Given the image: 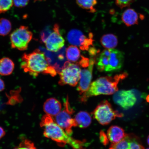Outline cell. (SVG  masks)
Wrapping results in <instances>:
<instances>
[{"label": "cell", "mask_w": 149, "mask_h": 149, "mask_svg": "<svg viewBox=\"0 0 149 149\" xmlns=\"http://www.w3.org/2000/svg\"><path fill=\"white\" fill-rule=\"evenodd\" d=\"M40 126L44 130V136L55 141L59 146L68 144L73 149H85V141L79 140L71 137L50 115L46 114L42 117Z\"/></svg>", "instance_id": "obj_1"}, {"label": "cell", "mask_w": 149, "mask_h": 149, "mask_svg": "<svg viewBox=\"0 0 149 149\" xmlns=\"http://www.w3.org/2000/svg\"><path fill=\"white\" fill-rule=\"evenodd\" d=\"M20 66L24 72L34 77L40 73L49 74L54 77L57 73L55 69L48 64L44 53L39 49L31 53L24 54Z\"/></svg>", "instance_id": "obj_2"}, {"label": "cell", "mask_w": 149, "mask_h": 149, "mask_svg": "<svg viewBox=\"0 0 149 149\" xmlns=\"http://www.w3.org/2000/svg\"><path fill=\"white\" fill-rule=\"evenodd\" d=\"M127 76V73L125 72L113 77L105 76L98 78L91 84L87 92L81 95L80 100L86 102L91 97L114 94L118 91L117 85L119 81L125 79Z\"/></svg>", "instance_id": "obj_3"}, {"label": "cell", "mask_w": 149, "mask_h": 149, "mask_svg": "<svg viewBox=\"0 0 149 149\" xmlns=\"http://www.w3.org/2000/svg\"><path fill=\"white\" fill-rule=\"evenodd\" d=\"M92 113L93 117L102 125L109 124L117 117L123 116L122 113L114 110L111 104L106 100L100 102Z\"/></svg>", "instance_id": "obj_4"}, {"label": "cell", "mask_w": 149, "mask_h": 149, "mask_svg": "<svg viewBox=\"0 0 149 149\" xmlns=\"http://www.w3.org/2000/svg\"><path fill=\"white\" fill-rule=\"evenodd\" d=\"M33 34L29 27L21 26L13 31L10 35L11 47L19 51L26 50L32 40Z\"/></svg>", "instance_id": "obj_5"}, {"label": "cell", "mask_w": 149, "mask_h": 149, "mask_svg": "<svg viewBox=\"0 0 149 149\" xmlns=\"http://www.w3.org/2000/svg\"><path fill=\"white\" fill-rule=\"evenodd\" d=\"M74 112L68 97L64 104V109L55 116L56 123L70 135L72 133V128L77 126L75 120L72 117Z\"/></svg>", "instance_id": "obj_6"}, {"label": "cell", "mask_w": 149, "mask_h": 149, "mask_svg": "<svg viewBox=\"0 0 149 149\" xmlns=\"http://www.w3.org/2000/svg\"><path fill=\"white\" fill-rule=\"evenodd\" d=\"M81 70L78 64L68 63L58 73L60 76L59 84L76 86L79 81Z\"/></svg>", "instance_id": "obj_7"}, {"label": "cell", "mask_w": 149, "mask_h": 149, "mask_svg": "<svg viewBox=\"0 0 149 149\" xmlns=\"http://www.w3.org/2000/svg\"><path fill=\"white\" fill-rule=\"evenodd\" d=\"M40 49L45 55L48 64L54 68L58 73L70 62L67 59L66 48L65 47L55 52L50 51L42 47H40Z\"/></svg>", "instance_id": "obj_8"}, {"label": "cell", "mask_w": 149, "mask_h": 149, "mask_svg": "<svg viewBox=\"0 0 149 149\" xmlns=\"http://www.w3.org/2000/svg\"><path fill=\"white\" fill-rule=\"evenodd\" d=\"M93 38L86 37L81 31L73 29L70 31L67 35L68 42L72 45L79 47L83 51H88L90 46H93L94 40Z\"/></svg>", "instance_id": "obj_9"}, {"label": "cell", "mask_w": 149, "mask_h": 149, "mask_svg": "<svg viewBox=\"0 0 149 149\" xmlns=\"http://www.w3.org/2000/svg\"><path fill=\"white\" fill-rule=\"evenodd\" d=\"M113 101L117 105L125 109L133 107L137 101V98L133 90H120L115 93Z\"/></svg>", "instance_id": "obj_10"}, {"label": "cell", "mask_w": 149, "mask_h": 149, "mask_svg": "<svg viewBox=\"0 0 149 149\" xmlns=\"http://www.w3.org/2000/svg\"><path fill=\"white\" fill-rule=\"evenodd\" d=\"M53 29V31L47 39L45 43L48 51L55 52L64 47L65 41L61 34L58 24H55Z\"/></svg>", "instance_id": "obj_11"}, {"label": "cell", "mask_w": 149, "mask_h": 149, "mask_svg": "<svg viewBox=\"0 0 149 149\" xmlns=\"http://www.w3.org/2000/svg\"><path fill=\"white\" fill-rule=\"evenodd\" d=\"M95 62V58H91L89 60V66L86 69L81 70L79 82L77 90L82 95L88 90L92 78L93 71Z\"/></svg>", "instance_id": "obj_12"}, {"label": "cell", "mask_w": 149, "mask_h": 149, "mask_svg": "<svg viewBox=\"0 0 149 149\" xmlns=\"http://www.w3.org/2000/svg\"><path fill=\"white\" fill-rule=\"evenodd\" d=\"M109 149H145L140 139L133 134H126L120 142L112 144Z\"/></svg>", "instance_id": "obj_13"}, {"label": "cell", "mask_w": 149, "mask_h": 149, "mask_svg": "<svg viewBox=\"0 0 149 149\" xmlns=\"http://www.w3.org/2000/svg\"><path fill=\"white\" fill-rule=\"evenodd\" d=\"M111 53L109 56V65L105 72H113L120 70L123 66L124 55L122 52L118 50L110 49Z\"/></svg>", "instance_id": "obj_14"}, {"label": "cell", "mask_w": 149, "mask_h": 149, "mask_svg": "<svg viewBox=\"0 0 149 149\" xmlns=\"http://www.w3.org/2000/svg\"><path fill=\"white\" fill-rule=\"evenodd\" d=\"M43 109L46 114L56 116L61 111L62 105L60 102L55 98L48 99L45 102Z\"/></svg>", "instance_id": "obj_15"}, {"label": "cell", "mask_w": 149, "mask_h": 149, "mask_svg": "<svg viewBox=\"0 0 149 149\" xmlns=\"http://www.w3.org/2000/svg\"><path fill=\"white\" fill-rule=\"evenodd\" d=\"M125 135L124 130L118 126H112L107 130L108 139L113 144L120 142Z\"/></svg>", "instance_id": "obj_16"}, {"label": "cell", "mask_w": 149, "mask_h": 149, "mask_svg": "<svg viewBox=\"0 0 149 149\" xmlns=\"http://www.w3.org/2000/svg\"><path fill=\"white\" fill-rule=\"evenodd\" d=\"M122 21L127 26L138 24L139 16L133 9L128 8L123 13L122 16Z\"/></svg>", "instance_id": "obj_17"}, {"label": "cell", "mask_w": 149, "mask_h": 149, "mask_svg": "<svg viewBox=\"0 0 149 149\" xmlns=\"http://www.w3.org/2000/svg\"><path fill=\"white\" fill-rule=\"evenodd\" d=\"M14 68L13 61L9 58L4 57L0 59V75H10L13 71Z\"/></svg>", "instance_id": "obj_18"}, {"label": "cell", "mask_w": 149, "mask_h": 149, "mask_svg": "<svg viewBox=\"0 0 149 149\" xmlns=\"http://www.w3.org/2000/svg\"><path fill=\"white\" fill-rule=\"evenodd\" d=\"M77 126L81 128H86L90 125L92 122V118L88 113L81 111L76 115L74 117Z\"/></svg>", "instance_id": "obj_19"}, {"label": "cell", "mask_w": 149, "mask_h": 149, "mask_svg": "<svg viewBox=\"0 0 149 149\" xmlns=\"http://www.w3.org/2000/svg\"><path fill=\"white\" fill-rule=\"evenodd\" d=\"M100 41L102 46L106 49H113L116 47L118 44L117 36L111 33L104 35Z\"/></svg>", "instance_id": "obj_20"}, {"label": "cell", "mask_w": 149, "mask_h": 149, "mask_svg": "<svg viewBox=\"0 0 149 149\" xmlns=\"http://www.w3.org/2000/svg\"><path fill=\"white\" fill-rule=\"evenodd\" d=\"M66 55L68 61L76 62L81 56V52L77 46L71 45L66 49Z\"/></svg>", "instance_id": "obj_21"}, {"label": "cell", "mask_w": 149, "mask_h": 149, "mask_svg": "<svg viewBox=\"0 0 149 149\" xmlns=\"http://www.w3.org/2000/svg\"><path fill=\"white\" fill-rule=\"evenodd\" d=\"M76 1L77 5L81 8L91 13L96 12L94 7L97 3V0H76Z\"/></svg>", "instance_id": "obj_22"}, {"label": "cell", "mask_w": 149, "mask_h": 149, "mask_svg": "<svg viewBox=\"0 0 149 149\" xmlns=\"http://www.w3.org/2000/svg\"><path fill=\"white\" fill-rule=\"evenodd\" d=\"M12 26L9 20L5 18L0 19V36H6L10 33Z\"/></svg>", "instance_id": "obj_23"}, {"label": "cell", "mask_w": 149, "mask_h": 149, "mask_svg": "<svg viewBox=\"0 0 149 149\" xmlns=\"http://www.w3.org/2000/svg\"><path fill=\"white\" fill-rule=\"evenodd\" d=\"M13 149H37L33 143L29 140L25 139Z\"/></svg>", "instance_id": "obj_24"}, {"label": "cell", "mask_w": 149, "mask_h": 149, "mask_svg": "<svg viewBox=\"0 0 149 149\" xmlns=\"http://www.w3.org/2000/svg\"><path fill=\"white\" fill-rule=\"evenodd\" d=\"M13 0H0V14L7 12L13 5Z\"/></svg>", "instance_id": "obj_25"}, {"label": "cell", "mask_w": 149, "mask_h": 149, "mask_svg": "<svg viewBox=\"0 0 149 149\" xmlns=\"http://www.w3.org/2000/svg\"><path fill=\"white\" fill-rule=\"evenodd\" d=\"M136 0H115V3L120 9L129 7Z\"/></svg>", "instance_id": "obj_26"}, {"label": "cell", "mask_w": 149, "mask_h": 149, "mask_svg": "<svg viewBox=\"0 0 149 149\" xmlns=\"http://www.w3.org/2000/svg\"><path fill=\"white\" fill-rule=\"evenodd\" d=\"M53 31V29L52 30L50 29L49 28H46V29H44L43 31H42L40 34V38L41 41L45 43L47 39V38L49 35L51 34V33Z\"/></svg>", "instance_id": "obj_27"}, {"label": "cell", "mask_w": 149, "mask_h": 149, "mask_svg": "<svg viewBox=\"0 0 149 149\" xmlns=\"http://www.w3.org/2000/svg\"><path fill=\"white\" fill-rule=\"evenodd\" d=\"M100 142L105 146L109 144V139H108L107 135H106L105 132L102 130L100 132Z\"/></svg>", "instance_id": "obj_28"}, {"label": "cell", "mask_w": 149, "mask_h": 149, "mask_svg": "<svg viewBox=\"0 0 149 149\" xmlns=\"http://www.w3.org/2000/svg\"><path fill=\"white\" fill-rule=\"evenodd\" d=\"M29 0H13L15 6L18 7H23L28 5Z\"/></svg>", "instance_id": "obj_29"}, {"label": "cell", "mask_w": 149, "mask_h": 149, "mask_svg": "<svg viewBox=\"0 0 149 149\" xmlns=\"http://www.w3.org/2000/svg\"><path fill=\"white\" fill-rule=\"evenodd\" d=\"M89 60L88 58L81 56V58L78 64L79 66L83 67L84 68H87L89 66Z\"/></svg>", "instance_id": "obj_30"}, {"label": "cell", "mask_w": 149, "mask_h": 149, "mask_svg": "<svg viewBox=\"0 0 149 149\" xmlns=\"http://www.w3.org/2000/svg\"><path fill=\"white\" fill-rule=\"evenodd\" d=\"M89 55L91 56H94L97 55V53H99L100 50H97L94 47H89L88 50Z\"/></svg>", "instance_id": "obj_31"}, {"label": "cell", "mask_w": 149, "mask_h": 149, "mask_svg": "<svg viewBox=\"0 0 149 149\" xmlns=\"http://www.w3.org/2000/svg\"><path fill=\"white\" fill-rule=\"evenodd\" d=\"M5 88V84L4 81L0 78V92L4 90Z\"/></svg>", "instance_id": "obj_32"}, {"label": "cell", "mask_w": 149, "mask_h": 149, "mask_svg": "<svg viewBox=\"0 0 149 149\" xmlns=\"http://www.w3.org/2000/svg\"><path fill=\"white\" fill-rule=\"evenodd\" d=\"M6 134V132L3 128L0 127V139L4 136Z\"/></svg>", "instance_id": "obj_33"}, {"label": "cell", "mask_w": 149, "mask_h": 149, "mask_svg": "<svg viewBox=\"0 0 149 149\" xmlns=\"http://www.w3.org/2000/svg\"><path fill=\"white\" fill-rule=\"evenodd\" d=\"M147 143H148V144L149 145V135L148 137V139H147Z\"/></svg>", "instance_id": "obj_34"}, {"label": "cell", "mask_w": 149, "mask_h": 149, "mask_svg": "<svg viewBox=\"0 0 149 149\" xmlns=\"http://www.w3.org/2000/svg\"><path fill=\"white\" fill-rule=\"evenodd\" d=\"M147 100L148 102H149V95L147 96Z\"/></svg>", "instance_id": "obj_35"}, {"label": "cell", "mask_w": 149, "mask_h": 149, "mask_svg": "<svg viewBox=\"0 0 149 149\" xmlns=\"http://www.w3.org/2000/svg\"><path fill=\"white\" fill-rule=\"evenodd\" d=\"M146 149H149V148H147Z\"/></svg>", "instance_id": "obj_36"}]
</instances>
